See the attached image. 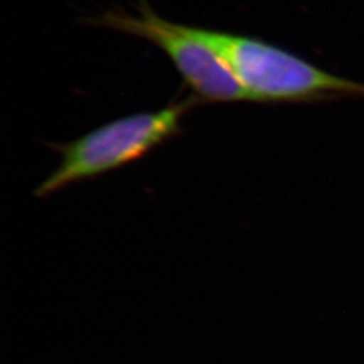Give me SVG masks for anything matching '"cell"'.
Returning a JSON list of instances; mask_svg holds the SVG:
<instances>
[{"instance_id":"6da1fadb","label":"cell","mask_w":364,"mask_h":364,"mask_svg":"<svg viewBox=\"0 0 364 364\" xmlns=\"http://www.w3.org/2000/svg\"><path fill=\"white\" fill-rule=\"evenodd\" d=\"M198 42L216 53L260 105H308L364 97V84L340 77L272 43L232 33L185 26Z\"/></svg>"},{"instance_id":"7a4b0ae2","label":"cell","mask_w":364,"mask_h":364,"mask_svg":"<svg viewBox=\"0 0 364 364\" xmlns=\"http://www.w3.org/2000/svg\"><path fill=\"white\" fill-rule=\"evenodd\" d=\"M197 103L195 97L147 112L117 117L64 144H50L61 162L34 189L45 198L77 182L87 181L132 164L181 132L183 115Z\"/></svg>"},{"instance_id":"3957f363","label":"cell","mask_w":364,"mask_h":364,"mask_svg":"<svg viewBox=\"0 0 364 364\" xmlns=\"http://www.w3.org/2000/svg\"><path fill=\"white\" fill-rule=\"evenodd\" d=\"M138 15L114 10L92 23L146 39L165 53L195 93L197 103L250 102L247 92L216 53L193 38L185 26L156 15L147 3L138 4Z\"/></svg>"}]
</instances>
